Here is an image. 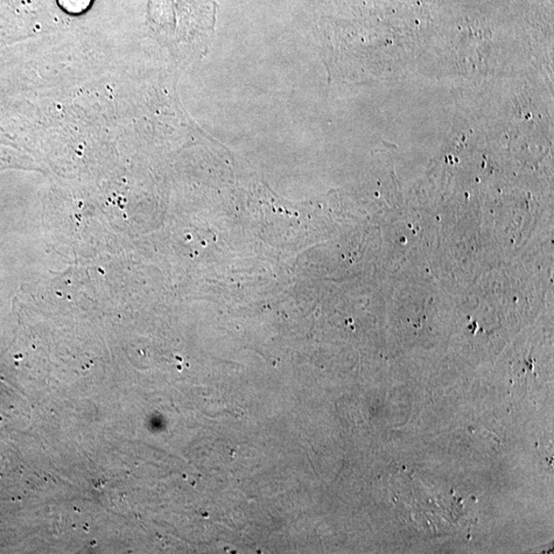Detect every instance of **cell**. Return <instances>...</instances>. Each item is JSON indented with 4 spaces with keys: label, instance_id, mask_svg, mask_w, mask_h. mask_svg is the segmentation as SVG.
Returning a JSON list of instances; mask_svg holds the SVG:
<instances>
[{
    "label": "cell",
    "instance_id": "cell-1",
    "mask_svg": "<svg viewBox=\"0 0 554 554\" xmlns=\"http://www.w3.org/2000/svg\"><path fill=\"white\" fill-rule=\"evenodd\" d=\"M153 18L161 26L180 33H210L214 30L218 4L195 0H152Z\"/></svg>",
    "mask_w": 554,
    "mask_h": 554
},
{
    "label": "cell",
    "instance_id": "cell-2",
    "mask_svg": "<svg viewBox=\"0 0 554 554\" xmlns=\"http://www.w3.org/2000/svg\"><path fill=\"white\" fill-rule=\"evenodd\" d=\"M58 4L70 15H81L90 8L93 0H58Z\"/></svg>",
    "mask_w": 554,
    "mask_h": 554
}]
</instances>
